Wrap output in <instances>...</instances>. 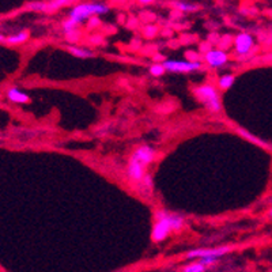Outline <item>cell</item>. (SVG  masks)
Returning a JSON list of instances; mask_svg holds the SVG:
<instances>
[{
	"mask_svg": "<svg viewBox=\"0 0 272 272\" xmlns=\"http://www.w3.org/2000/svg\"><path fill=\"white\" fill-rule=\"evenodd\" d=\"M155 159V150L150 146H140L137 147L132 155L129 157L125 176L129 182L139 184L146 176V169L150 166Z\"/></svg>",
	"mask_w": 272,
	"mask_h": 272,
	"instance_id": "1",
	"label": "cell"
},
{
	"mask_svg": "<svg viewBox=\"0 0 272 272\" xmlns=\"http://www.w3.org/2000/svg\"><path fill=\"white\" fill-rule=\"evenodd\" d=\"M109 11V7L104 3H82L72 8L70 18L63 23L65 33H71L78 29L82 22L90 19L93 15H102Z\"/></svg>",
	"mask_w": 272,
	"mask_h": 272,
	"instance_id": "2",
	"label": "cell"
},
{
	"mask_svg": "<svg viewBox=\"0 0 272 272\" xmlns=\"http://www.w3.org/2000/svg\"><path fill=\"white\" fill-rule=\"evenodd\" d=\"M155 223L151 231V238L155 242L166 240L172 231H179L184 227V219L180 215L170 214L167 211H158L155 215Z\"/></svg>",
	"mask_w": 272,
	"mask_h": 272,
	"instance_id": "3",
	"label": "cell"
},
{
	"mask_svg": "<svg viewBox=\"0 0 272 272\" xmlns=\"http://www.w3.org/2000/svg\"><path fill=\"white\" fill-rule=\"evenodd\" d=\"M195 97L200 101L204 106L207 107L210 112H219L222 109V102H221V95L218 89L212 85H203V86L196 87L194 90Z\"/></svg>",
	"mask_w": 272,
	"mask_h": 272,
	"instance_id": "4",
	"label": "cell"
},
{
	"mask_svg": "<svg viewBox=\"0 0 272 272\" xmlns=\"http://www.w3.org/2000/svg\"><path fill=\"white\" fill-rule=\"evenodd\" d=\"M231 251L230 246H216V248H204V249H194L186 253V258L189 260H200V258H219Z\"/></svg>",
	"mask_w": 272,
	"mask_h": 272,
	"instance_id": "5",
	"label": "cell"
},
{
	"mask_svg": "<svg viewBox=\"0 0 272 272\" xmlns=\"http://www.w3.org/2000/svg\"><path fill=\"white\" fill-rule=\"evenodd\" d=\"M167 72L176 74H188V72L199 71L201 68L200 61H181V60H166L162 63Z\"/></svg>",
	"mask_w": 272,
	"mask_h": 272,
	"instance_id": "6",
	"label": "cell"
},
{
	"mask_svg": "<svg viewBox=\"0 0 272 272\" xmlns=\"http://www.w3.org/2000/svg\"><path fill=\"white\" fill-rule=\"evenodd\" d=\"M253 46H255V38L249 33H240L234 38V49L240 56H246Z\"/></svg>",
	"mask_w": 272,
	"mask_h": 272,
	"instance_id": "7",
	"label": "cell"
},
{
	"mask_svg": "<svg viewBox=\"0 0 272 272\" xmlns=\"http://www.w3.org/2000/svg\"><path fill=\"white\" fill-rule=\"evenodd\" d=\"M204 60L210 67L212 68H219V67H223L229 61V56L226 52H223L221 49H210L206 52V56H204Z\"/></svg>",
	"mask_w": 272,
	"mask_h": 272,
	"instance_id": "8",
	"label": "cell"
},
{
	"mask_svg": "<svg viewBox=\"0 0 272 272\" xmlns=\"http://www.w3.org/2000/svg\"><path fill=\"white\" fill-rule=\"evenodd\" d=\"M7 98L14 104H29L30 97L28 94H25L16 87H11L7 90Z\"/></svg>",
	"mask_w": 272,
	"mask_h": 272,
	"instance_id": "9",
	"label": "cell"
},
{
	"mask_svg": "<svg viewBox=\"0 0 272 272\" xmlns=\"http://www.w3.org/2000/svg\"><path fill=\"white\" fill-rule=\"evenodd\" d=\"M137 189H139V192H142V194H151V191H152V179H151V174H147V173H146V176L142 179V181L137 184Z\"/></svg>",
	"mask_w": 272,
	"mask_h": 272,
	"instance_id": "10",
	"label": "cell"
},
{
	"mask_svg": "<svg viewBox=\"0 0 272 272\" xmlns=\"http://www.w3.org/2000/svg\"><path fill=\"white\" fill-rule=\"evenodd\" d=\"M234 82H236V78H234V75H230V74H225L222 75L221 78H219V82H218V86L221 90H227L230 87L234 85Z\"/></svg>",
	"mask_w": 272,
	"mask_h": 272,
	"instance_id": "11",
	"label": "cell"
},
{
	"mask_svg": "<svg viewBox=\"0 0 272 272\" xmlns=\"http://www.w3.org/2000/svg\"><path fill=\"white\" fill-rule=\"evenodd\" d=\"M68 50H70L71 55H74L75 58L79 59H90L94 56L90 50L83 49V48H78V46H68Z\"/></svg>",
	"mask_w": 272,
	"mask_h": 272,
	"instance_id": "12",
	"label": "cell"
},
{
	"mask_svg": "<svg viewBox=\"0 0 272 272\" xmlns=\"http://www.w3.org/2000/svg\"><path fill=\"white\" fill-rule=\"evenodd\" d=\"M29 38V33L28 31H19L14 36L7 37V43L11 44V45H18V44H23L28 41Z\"/></svg>",
	"mask_w": 272,
	"mask_h": 272,
	"instance_id": "13",
	"label": "cell"
},
{
	"mask_svg": "<svg viewBox=\"0 0 272 272\" xmlns=\"http://www.w3.org/2000/svg\"><path fill=\"white\" fill-rule=\"evenodd\" d=\"M71 1L72 0H52L49 3H46V4H48L46 11H55V10H58V8L63 7V6H68Z\"/></svg>",
	"mask_w": 272,
	"mask_h": 272,
	"instance_id": "14",
	"label": "cell"
},
{
	"mask_svg": "<svg viewBox=\"0 0 272 272\" xmlns=\"http://www.w3.org/2000/svg\"><path fill=\"white\" fill-rule=\"evenodd\" d=\"M206 270H207V268L201 264L200 261H196V263H191V264L184 267L182 272H206Z\"/></svg>",
	"mask_w": 272,
	"mask_h": 272,
	"instance_id": "15",
	"label": "cell"
},
{
	"mask_svg": "<svg viewBox=\"0 0 272 272\" xmlns=\"http://www.w3.org/2000/svg\"><path fill=\"white\" fill-rule=\"evenodd\" d=\"M174 7H177L181 11H195L196 10V6L195 4H191V3H185V1H174L173 3Z\"/></svg>",
	"mask_w": 272,
	"mask_h": 272,
	"instance_id": "16",
	"label": "cell"
},
{
	"mask_svg": "<svg viewBox=\"0 0 272 272\" xmlns=\"http://www.w3.org/2000/svg\"><path fill=\"white\" fill-rule=\"evenodd\" d=\"M166 72L164 64H154L150 67V74L152 76H162Z\"/></svg>",
	"mask_w": 272,
	"mask_h": 272,
	"instance_id": "17",
	"label": "cell"
},
{
	"mask_svg": "<svg viewBox=\"0 0 272 272\" xmlns=\"http://www.w3.org/2000/svg\"><path fill=\"white\" fill-rule=\"evenodd\" d=\"M46 7H48V4L43 3V1H31L28 4V8L33 10V11H46Z\"/></svg>",
	"mask_w": 272,
	"mask_h": 272,
	"instance_id": "18",
	"label": "cell"
},
{
	"mask_svg": "<svg viewBox=\"0 0 272 272\" xmlns=\"http://www.w3.org/2000/svg\"><path fill=\"white\" fill-rule=\"evenodd\" d=\"M199 261H200L201 264H203V265H204V267H206V268H207V267H210V265L216 264L218 258H200Z\"/></svg>",
	"mask_w": 272,
	"mask_h": 272,
	"instance_id": "19",
	"label": "cell"
},
{
	"mask_svg": "<svg viewBox=\"0 0 272 272\" xmlns=\"http://www.w3.org/2000/svg\"><path fill=\"white\" fill-rule=\"evenodd\" d=\"M155 33H157V29H155V28H152V26H147V28H146V34H147V36L152 37Z\"/></svg>",
	"mask_w": 272,
	"mask_h": 272,
	"instance_id": "20",
	"label": "cell"
},
{
	"mask_svg": "<svg viewBox=\"0 0 272 272\" xmlns=\"http://www.w3.org/2000/svg\"><path fill=\"white\" fill-rule=\"evenodd\" d=\"M154 0H139V3H142V4H149V3H152Z\"/></svg>",
	"mask_w": 272,
	"mask_h": 272,
	"instance_id": "21",
	"label": "cell"
},
{
	"mask_svg": "<svg viewBox=\"0 0 272 272\" xmlns=\"http://www.w3.org/2000/svg\"><path fill=\"white\" fill-rule=\"evenodd\" d=\"M0 43H7V38L3 36V34H0Z\"/></svg>",
	"mask_w": 272,
	"mask_h": 272,
	"instance_id": "22",
	"label": "cell"
},
{
	"mask_svg": "<svg viewBox=\"0 0 272 272\" xmlns=\"http://www.w3.org/2000/svg\"><path fill=\"white\" fill-rule=\"evenodd\" d=\"M268 216H270V218H272V207H271V210H270V212H268Z\"/></svg>",
	"mask_w": 272,
	"mask_h": 272,
	"instance_id": "23",
	"label": "cell"
},
{
	"mask_svg": "<svg viewBox=\"0 0 272 272\" xmlns=\"http://www.w3.org/2000/svg\"><path fill=\"white\" fill-rule=\"evenodd\" d=\"M271 37H272V30H271Z\"/></svg>",
	"mask_w": 272,
	"mask_h": 272,
	"instance_id": "24",
	"label": "cell"
}]
</instances>
